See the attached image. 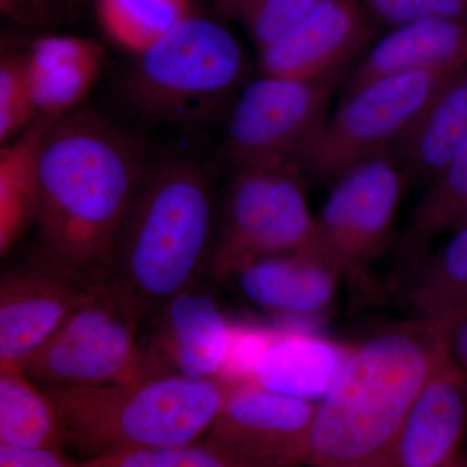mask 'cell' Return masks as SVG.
I'll use <instances>...</instances> for the list:
<instances>
[{
  "mask_svg": "<svg viewBox=\"0 0 467 467\" xmlns=\"http://www.w3.org/2000/svg\"><path fill=\"white\" fill-rule=\"evenodd\" d=\"M321 0H235L234 14L244 24L260 51L299 26Z\"/></svg>",
  "mask_w": 467,
  "mask_h": 467,
  "instance_id": "27",
  "label": "cell"
},
{
  "mask_svg": "<svg viewBox=\"0 0 467 467\" xmlns=\"http://www.w3.org/2000/svg\"><path fill=\"white\" fill-rule=\"evenodd\" d=\"M309 467H361V466H355V465H313Z\"/></svg>",
  "mask_w": 467,
  "mask_h": 467,
  "instance_id": "35",
  "label": "cell"
},
{
  "mask_svg": "<svg viewBox=\"0 0 467 467\" xmlns=\"http://www.w3.org/2000/svg\"><path fill=\"white\" fill-rule=\"evenodd\" d=\"M379 26L389 29L429 20L457 18L467 20V0H362Z\"/></svg>",
  "mask_w": 467,
  "mask_h": 467,
  "instance_id": "29",
  "label": "cell"
},
{
  "mask_svg": "<svg viewBox=\"0 0 467 467\" xmlns=\"http://www.w3.org/2000/svg\"><path fill=\"white\" fill-rule=\"evenodd\" d=\"M352 344L312 331L273 330L248 383L318 404L339 376Z\"/></svg>",
  "mask_w": 467,
  "mask_h": 467,
  "instance_id": "18",
  "label": "cell"
},
{
  "mask_svg": "<svg viewBox=\"0 0 467 467\" xmlns=\"http://www.w3.org/2000/svg\"><path fill=\"white\" fill-rule=\"evenodd\" d=\"M47 119L0 150V254L5 257L26 230L36 225L41 204L39 149Z\"/></svg>",
  "mask_w": 467,
  "mask_h": 467,
  "instance_id": "22",
  "label": "cell"
},
{
  "mask_svg": "<svg viewBox=\"0 0 467 467\" xmlns=\"http://www.w3.org/2000/svg\"><path fill=\"white\" fill-rule=\"evenodd\" d=\"M0 444L61 451L70 447L50 396L16 365L0 367Z\"/></svg>",
  "mask_w": 467,
  "mask_h": 467,
  "instance_id": "21",
  "label": "cell"
},
{
  "mask_svg": "<svg viewBox=\"0 0 467 467\" xmlns=\"http://www.w3.org/2000/svg\"><path fill=\"white\" fill-rule=\"evenodd\" d=\"M218 214L213 181L201 164L150 167L117 235L109 279L140 321L195 290L209 273Z\"/></svg>",
  "mask_w": 467,
  "mask_h": 467,
  "instance_id": "3",
  "label": "cell"
},
{
  "mask_svg": "<svg viewBox=\"0 0 467 467\" xmlns=\"http://www.w3.org/2000/svg\"><path fill=\"white\" fill-rule=\"evenodd\" d=\"M467 67V20L429 18L379 36L347 77L344 95L374 79L409 72L453 73Z\"/></svg>",
  "mask_w": 467,
  "mask_h": 467,
  "instance_id": "17",
  "label": "cell"
},
{
  "mask_svg": "<svg viewBox=\"0 0 467 467\" xmlns=\"http://www.w3.org/2000/svg\"><path fill=\"white\" fill-rule=\"evenodd\" d=\"M140 144L88 110L47 119L39 149L45 250L109 281L117 235L149 173Z\"/></svg>",
  "mask_w": 467,
  "mask_h": 467,
  "instance_id": "1",
  "label": "cell"
},
{
  "mask_svg": "<svg viewBox=\"0 0 467 467\" xmlns=\"http://www.w3.org/2000/svg\"><path fill=\"white\" fill-rule=\"evenodd\" d=\"M467 371L450 358L439 367L380 467H467Z\"/></svg>",
  "mask_w": 467,
  "mask_h": 467,
  "instance_id": "15",
  "label": "cell"
},
{
  "mask_svg": "<svg viewBox=\"0 0 467 467\" xmlns=\"http://www.w3.org/2000/svg\"><path fill=\"white\" fill-rule=\"evenodd\" d=\"M140 335V379H223L234 327L213 297L195 290L174 297Z\"/></svg>",
  "mask_w": 467,
  "mask_h": 467,
  "instance_id": "13",
  "label": "cell"
},
{
  "mask_svg": "<svg viewBox=\"0 0 467 467\" xmlns=\"http://www.w3.org/2000/svg\"><path fill=\"white\" fill-rule=\"evenodd\" d=\"M234 2H235V0H221V3H223V7H225L226 9H229V11H232V12H233Z\"/></svg>",
  "mask_w": 467,
  "mask_h": 467,
  "instance_id": "33",
  "label": "cell"
},
{
  "mask_svg": "<svg viewBox=\"0 0 467 467\" xmlns=\"http://www.w3.org/2000/svg\"><path fill=\"white\" fill-rule=\"evenodd\" d=\"M316 411V402L236 384L202 439L244 467H308Z\"/></svg>",
  "mask_w": 467,
  "mask_h": 467,
  "instance_id": "11",
  "label": "cell"
},
{
  "mask_svg": "<svg viewBox=\"0 0 467 467\" xmlns=\"http://www.w3.org/2000/svg\"><path fill=\"white\" fill-rule=\"evenodd\" d=\"M441 326L448 358L467 371V308Z\"/></svg>",
  "mask_w": 467,
  "mask_h": 467,
  "instance_id": "31",
  "label": "cell"
},
{
  "mask_svg": "<svg viewBox=\"0 0 467 467\" xmlns=\"http://www.w3.org/2000/svg\"><path fill=\"white\" fill-rule=\"evenodd\" d=\"M466 223H467V211H466V213L463 214L462 217H461V220L459 221V223H457V225L454 226V229H457V227H460L462 225H466Z\"/></svg>",
  "mask_w": 467,
  "mask_h": 467,
  "instance_id": "34",
  "label": "cell"
},
{
  "mask_svg": "<svg viewBox=\"0 0 467 467\" xmlns=\"http://www.w3.org/2000/svg\"><path fill=\"white\" fill-rule=\"evenodd\" d=\"M36 115L55 119L75 112L103 67L99 46L73 36H46L26 57Z\"/></svg>",
  "mask_w": 467,
  "mask_h": 467,
  "instance_id": "19",
  "label": "cell"
},
{
  "mask_svg": "<svg viewBox=\"0 0 467 467\" xmlns=\"http://www.w3.org/2000/svg\"><path fill=\"white\" fill-rule=\"evenodd\" d=\"M453 73H399L344 95L339 109L328 117L304 156V173L335 182L356 165L389 152Z\"/></svg>",
  "mask_w": 467,
  "mask_h": 467,
  "instance_id": "9",
  "label": "cell"
},
{
  "mask_svg": "<svg viewBox=\"0 0 467 467\" xmlns=\"http://www.w3.org/2000/svg\"><path fill=\"white\" fill-rule=\"evenodd\" d=\"M20 2L21 0H3V5L7 8H14L15 5H17Z\"/></svg>",
  "mask_w": 467,
  "mask_h": 467,
  "instance_id": "32",
  "label": "cell"
},
{
  "mask_svg": "<svg viewBox=\"0 0 467 467\" xmlns=\"http://www.w3.org/2000/svg\"><path fill=\"white\" fill-rule=\"evenodd\" d=\"M448 358L441 326H384L352 349L317 404L309 466L380 467L420 392Z\"/></svg>",
  "mask_w": 467,
  "mask_h": 467,
  "instance_id": "2",
  "label": "cell"
},
{
  "mask_svg": "<svg viewBox=\"0 0 467 467\" xmlns=\"http://www.w3.org/2000/svg\"><path fill=\"white\" fill-rule=\"evenodd\" d=\"M467 211V140L441 174L427 187L408 225L398 238V259L410 269L420 263L439 235L453 230Z\"/></svg>",
  "mask_w": 467,
  "mask_h": 467,
  "instance_id": "23",
  "label": "cell"
},
{
  "mask_svg": "<svg viewBox=\"0 0 467 467\" xmlns=\"http://www.w3.org/2000/svg\"><path fill=\"white\" fill-rule=\"evenodd\" d=\"M36 115L27 82L26 57L3 58L0 64V140L7 142Z\"/></svg>",
  "mask_w": 467,
  "mask_h": 467,
  "instance_id": "28",
  "label": "cell"
},
{
  "mask_svg": "<svg viewBox=\"0 0 467 467\" xmlns=\"http://www.w3.org/2000/svg\"><path fill=\"white\" fill-rule=\"evenodd\" d=\"M467 140V67L453 73L395 144L409 180L429 186Z\"/></svg>",
  "mask_w": 467,
  "mask_h": 467,
  "instance_id": "20",
  "label": "cell"
},
{
  "mask_svg": "<svg viewBox=\"0 0 467 467\" xmlns=\"http://www.w3.org/2000/svg\"><path fill=\"white\" fill-rule=\"evenodd\" d=\"M441 250L410 267L405 300L418 318L442 324L467 308V223L453 230Z\"/></svg>",
  "mask_w": 467,
  "mask_h": 467,
  "instance_id": "24",
  "label": "cell"
},
{
  "mask_svg": "<svg viewBox=\"0 0 467 467\" xmlns=\"http://www.w3.org/2000/svg\"><path fill=\"white\" fill-rule=\"evenodd\" d=\"M379 26L362 0H321L299 26L261 51V69L299 79L349 69L379 39Z\"/></svg>",
  "mask_w": 467,
  "mask_h": 467,
  "instance_id": "14",
  "label": "cell"
},
{
  "mask_svg": "<svg viewBox=\"0 0 467 467\" xmlns=\"http://www.w3.org/2000/svg\"><path fill=\"white\" fill-rule=\"evenodd\" d=\"M99 16L110 38L142 54L189 12L187 0H99Z\"/></svg>",
  "mask_w": 467,
  "mask_h": 467,
  "instance_id": "25",
  "label": "cell"
},
{
  "mask_svg": "<svg viewBox=\"0 0 467 467\" xmlns=\"http://www.w3.org/2000/svg\"><path fill=\"white\" fill-rule=\"evenodd\" d=\"M86 460L178 447L208 434L234 384L161 377L95 387H43Z\"/></svg>",
  "mask_w": 467,
  "mask_h": 467,
  "instance_id": "4",
  "label": "cell"
},
{
  "mask_svg": "<svg viewBox=\"0 0 467 467\" xmlns=\"http://www.w3.org/2000/svg\"><path fill=\"white\" fill-rule=\"evenodd\" d=\"M353 67L309 79L264 75L245 86L230 113L223 144L234 171L264 165L301 168L324 130L335 92Z\"/></svg>",
  "mask_w": 467,
  "mask_h": 467,
  "instance_id": "7",
  "label": "cell"
},
{
  "mask_svg": "<svg viewBox=\"0 0 467 467\" xmlns=\"http://www.w3.org/2000/svg\"><path fill=\"white\" fill-rule=\"evenodd\" d=\"M140 318L109 281L61 324L20 368L34 382L95 387L140 379Z\"/></svg>",
  "mask_w": 467,
  "mask_h": 467,
  "instance_id": "8",
  "label": "cell"
},
{
  "mask_svg": "<svg viewBox=\"0 0 467 467\" xmlns=\"http://www.w3.org/2000/svg\"><path fill=\"white\" fill-rule=\"evenodd\" d=\"M81 467H244L204 441L178 447L121 451L82 461Z\"/></svg>",
  "mask_w": 467,
  "mask_h": 467,
  "instance_id": "26",
  "label": "cell"
},
{
  "mask_svg": "<svg viewBox=\"0 0 467 467\" xmlns=\"http://www.w3.org/2000/svg\"><path fill=\"white\" fill-rule=\"evenodd\" d=\"M0 467H81V462L70 460L66 451L0 444Z\"/></svg>",
  "mask_w": 467,
  "mask_h": 467,
  "instance_id": "30",
  "label": "cell"
},
{
  "mask_svg": "<svg viewBox=\"0 0 467 467\" xmlns=\"http://www.w3.org/2000/svg\"><path fill=\"white\" fill-rule=\"evenodd\" d=\"M310 248L327 250L310 212L303 169L288 164L234 171L208 275L223 281L257 261Z\"/></svg>",
  "mask_w": 467,
  "mask_h": 467,
  "instance_id": "6",
  "label": "cell"
},
{
  "mask_svg": "<svg viewBox=\"0 0 467 467\" xmlns=\"http://www.w3.org/2000/svg\"><path fill=\"white\" fill-rule=\"evenodd\" d=\"M410 183L391 152L380 153L340 175L317 216L326 247L343 275L370 285L371 267L395 238L399 205Z\"/></svg>",
  "mask_w": 467,
  "mask_h": 467,
  "instance_id": "10",
  "label": "cell"
},
{
  "mask_svg": "<svg viewBox=\"0 0 467 467\" xmlns=\"http://www.w3.org/2000/svg\"><path fill=\"white\" fill-rule=\"evenodd\" d=\"M95 281L45 250L0 281V367L20 365L97 290Z\"/></svg>",
  "mask_w": 467,
  "mask_h": 467,
  "instance_id": "12",
  "label": "cell"
},
{
  "mask_svg": "<svg viewBox=\"0 0 467 467\" xmlns=\"http://www.w3.org/2000/svg\"><path fill=\"white\" fill-rule=\"evenodd\" d=\"M244 76L235 36L208 18L187 16L140 54L126 94L150 119H202L216 113Z\"/></svg>",
  "mask_w": 467,
  "mask_h": 467,
  "instance_id": "5",
  "label": "cell"
},
{
  "mask_svg": "<svg viewBox=\"0 0 467 467\" xmlns=\"http://www.w3.org/2000/svg\"><path fill=\"white\" fill-rule=\"evenodd\" d=\"M342 275L330 252L310 248L257 261L234 278L254 306L310 321L331 309Z\"/></svg>",
  "mask_w": 467,
  "mask_h": 467,
  "instance_id": "16",
  "label": "cell"
}]
</instances>
